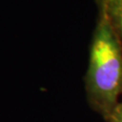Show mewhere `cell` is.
Listing matches in <instances>:
<instances>
[{
	"mask_svg": "<svg viewBox=\"0 0 122 122\" xmlns=\"http://www.w3.org/2000/svg\"><path fill=\"white\" fill-rule=\"evenodd\" d=\"M85 89L90 104L105 118L122 95V45L100 9L91 44Z\"/></svg>",
	"mask_w": 122,
	"mask_h": 122,
	"instance_id": "1",
	"label": "cell"
},
{
	"mask_svg": "<svg viewBox=\"0 0 122 122\" xmlns=\"http://www.w3.org/2000/svg\"><path fill=\"white\" fill-rule=\"evenodd\" d=\"M96 3L109 18L122 45V0H96Z\"/></svg>",
	"mask_w": 122,
	"mask_h": 122,
	"instance_id": "2",
	"label": "cell"
},
{
	"mask_svg": "<svg viewBox=\"0 0 122 122\" xmlns=\"http://www.w3.org/2000/svg\"><path fill=\"white\" fill-rule=\"evenodd\" d=\"M106 119L109 122H122V101L118 102Z\"/></svg>",
	"mask_w": 122,
	"mask_h": 122,
	"instance_id": "3",
	"label": "cell"
}]
</instances>
